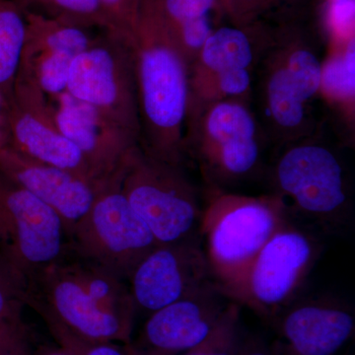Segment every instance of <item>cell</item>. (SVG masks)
Returning a JSON list of instances; mask_svg holds the SVG:
<instances>
[{
  "label": "cell",
  "instance_id": "1",
  "mask_svg": "<svg viewBox=\"0 0 355 355\" xmlns=\"http://www.w3.org/2000/svg\"><path fill=\"white\" fill-rule=\"evenodd\" d=\"M309 6L270 18L268 39L254 71L252 107L273 149L316 132L315 114L329 38L324 10Z\"/></svg>",
  "mask_w": 355,
  "mask_h": 355
},
{
  "label": "cell",
  "instance_id": "2",
  "mask_svg": "<svg viewBox=\"0 0 355 355\" xmlns=\"http://www.w3.org/2000/svg\"><path fill=\"white\" fill-rule=\"evenodd\" d=\"M25 304L71 355L99 343H132L137 312L128 282L72 249L26 282Z\"/></svg>",
  "mask_w": 355,
  "mask_h": 355
},
{
  "label": "cell",
  "instance_id": "3",
  "mask_svg": "<svg viewBox=\"0 0 355 355\" xmlns=\"http://www.w3.org/2000/svg\"><path fill=\"white\" fill-rule=\"evenodd\" d=\"M132 44L139 146L151 157L184 166L190 67L166 25L159 0H142Z\"/></svg>",
  "mask_w": 355,
  "mask_h": 355
},
{
  "label": "cell",
  "instance_id": "4",
  "mask_svg": "<svg viewBox=\"0 0 355 355\" xmlns=\"http://www.w3.org/2000/svg\"><path fill=\"white\" fill-rule=\"evenodd\" d=\"M273 193L291 218L312 224L320 233L343 236L354 224L352 181L338 147L316 132L275 149L270 168Z\"/></svg>",
  "mask_w": 355,
  "mask_h": 355
},
{
  "label": "cell",
  "instance_id": "5",
  "mask_svg": "<svg viewBox=\"0 0 355 355\" xmlns=\"http://www.w3.org/2000/svg\"><path fill=\"white\" fill-rule=\"evenodd\" d=\"M291 219L275 193L250 197L210 191L200 235L212 275L225 295L241 284L261 250Z\"/></svg>",
  "mask_w": 355,
  "mask_h": 355
},
{
  "label": "cell",
  "instance_id": "6",
  "mask_svg": "<svg viewBox=\"0 0 355 355\" xmlns=\"http://www.w3.org/2000/svg\"><path fill=\"white\" fill-rule=\"evenodd\" d=\"M268 146L248 102L214 103L187 121L184 157L195 161L210 191H227L256 177Z\"/></svg>",
  "mask_w": 355,
  "mask_h": 355
},
{
  "label": "cell",
  "instance_id": "7",
  "mask_svg": "<svg viewBox=\"0 0 355 355\" xmlns=\"http://www.w3.org/2000/svg\"><path fill=\"white\" fill-rule=\"evenodd\" d=\"M121 189L159 245L200 237L202 207L184 166L171 164L133 147L121 165Z\"/></svg>",
  "mask_w": 355,
  "mask_h": 355
},
{
  "label": "cell",
  "instance_id": "8",
  "mask_svg": "<svg viewBox=\"0 0 355 355\" xmlns=\"http://www.w3.org/2000/svg\"><path fill=\"white\" fill-rule=\"evenodd\" d=\"M322 251L323 244L315 232L291 219L268 240L241 284L226 296L270 324L300 297Z\"/></svg>",
  "mask_w": 355,
  "mask_h": 355
},
{
  "label": "cell",
  "instance_id": "9",
  "mask_svg": "<svg viewBox=\"0 0 355 355\" xmlns=\"http://www.w3.org/2000/svg\"><path fill=\"white\" fill-rule=\"evenodd\" d=\"M270 29L268 20L244 26L228 22L211 33L189 69L187 121L214 103L252 104L254 67Z\"/></svg>",
  "mask_w": 355,
  "mask_h": 355
},
{
  "label": "cell",
  "instance_id": "10",
  "mask_svg": "<svg viewBox=\"0 0 355 355\" xmlns=\"http://www.w3.org/2000/svg\"><path fill=\"white\" fill-rule=\"evenodd\" d=\"M121 165L100 184L70 243L76 253L128 282L135 266L159 244L123 193Z\"/></svg>",
  "mask_w": 355,
  "mask_h": 355
},
{
  "label": "cell",
  "instance_id": "11",
  "mask_svg": "<svg viewBox=\"0 0 355 355\" xmlns=\"http://www.w3.org/2000/svg\"><path fill=\"white\" fill-rule=\"evenodd\" d=\"M67 92L139 139V103L132 44L104 31L70 69Z\"/></svg>",
  "mask_w": 355,
  "mask_h": 355
},
{
  "label": "cell",
  "instance_id": "12",
  "mask_svg": "<svg viewBox=\"0 0 355 355\" xmlns=\"http://www.w3.org/2000/svg\"><path fill=\"white\" fill-rule=\"evenodd\" d=\"M71 249L55 210L0 174V254L26 282Z\"/></svg>",
  "mask_w": 355,
  "mask_h": 355
},
{
  "label": "cell",
  "instance_id": "13",
  "mask_svg": "<svg viewBox=\"0 0 355 355\" xmlns=\"http://www.w3.org/2000/svg\"><path fill=\"white\" fill-rule=\"evenodd\" d=\"M3 100L9 147L96 182L83 153L58 128L53 106L31 77L17 72L12 92Z\"/></svg>",
  "mask_w": 355,
  "mask_h": 355
},
{
  "label": "cell",
  "instance_id": "14",
  "mask_svg": "<svg viewBox=\"0 0 355 355\" xmlns=\"http://www.w3.org/2000/svg\"><path fill=\"white\" fill-rule=\"evenodd\" d=\"M137 312L148 315L216 282L202 238L158 245L128 279Z\"/></svg>",
  "mask_w": 355,
  "mask_h": 355
},
{
  "label": "cell",
  "instance_id": "15",
  "mask_svg": "<svg viewBox=\"0 0 355 355\" xmlns=\"http://www.w3.org/2000/svg\"><path fill=\"white\" fill-rule=\"evenodd\" d=\"M270 324L273 355H336L354 338V309L334 296H300Z\"/></svg>",
  "mask_w": 355,
  "mask_h": 355
},
{
  "label": "cell",
  "instance_id": "16",
  "mask_svg": "<svg viewBox=\"0 0 355 355\" xmlns=\"http://www.w3.org/2000/svg\"><path fill=\"white\" fill-rule=\"evenodd\" d=\"M217 282L147 316L130 355H181L197 347L216 328L232 303Z\"/></svg>",
  "mask_w": 355,
  "mask_h": 355
},
{
  "label": "cell",
  "instance_id": "17",
  "mask_svg": "<svg viewBox=\"0 0 355 355\" xmlns=\"http://www.w3.org/2000/svg\"><path fill=\"white\" fill-rule=\"evenodd\" d=\"M0 174L55 210L67 225L69 237L92 207L102 183L39 162L9 146L0 148Z\"/></svg>",
  "mask_w": 355,
  "mask_h": 355
},
{
  "label": "cell",
  "instance_id": "18",
  "mask_svg": "<svg viewBox=\"0 0 355 355\" xmlns=\"http://www.w3.org/2000/svg\"><path fill=\"white\" fill-rule=\"evenodd\" d=\"M53 98L58 128L83 153L93 179L101 183L119 169L139 140L67 91Z\"/></svg>",
  "mask_w": 355,
  "mask_h": 355
},
{
  "label": "cell",
  "instance_id": "19",
  "mask_svg": "<svg viewBox=\"0 0 355 355\" xmlns=\"http://www.w3.org/2000/svg\"><path fill=\"white\" fill-rule=\"evenodd\" d=\"M320 100L331 109L345 146L352 147L355 120V36L331 40L322 67Z\"/></svg>",
  "mask_w": 355,
  "mask_h": 355
},
{
  "label": "cell",
  "instance_id": "20",
  "mask_svg": "<svg viewBox=\"0 0 355 355\" xmlns=\"http://www.w3.org/2000/svg\"><path fill=\"white\" fill-rule=\"evenodd\" d=\"M163 17L189 67L211 33L223 24L219 0H159Z\"/></svg>",
  "mask_w": 355,
  "mask_h": 355
},
{
  "label": "cell",
  "instance_id": "21",
  "mask_svg": "<svg viewBox=\"0 0 355 355\" xmlns=\"http://www.w3.org/2000/svg\"><path fill=\"white\" fill-rule=\"evenodd\" d=\"M24 14L26 35L21 58L41 53H67L77 57L94 39L85 28L41 13Z\"/></svg>",
  "mask_w": 355,
  "mask_h": 355
},
{
  "label": "cell",
  "instance_id": "22",
  "mask_svg": "<svg viewBox=\"0 0 355 355\" xmlns=\"http://www.w3.org/2000/svg\"><path fill=\"white\" fill-rule=\"evenodd\" d=\"M26 35L25 14L12 0H0V96L12 92Z\"/></svg>",
  "mask_w": 355,
  "mask_h": 355
},
{
  "label": "cell",
  "instance_id": "23",
  "mask_svg": "<svg viewBox=\"0 0 355 355\" xmlns=\"http://www.w3.org/2000/svg\"><path fill=\"white\" fill-rule=\"evenodd\" d=\"M23 12H37L69 24L106 30L98 0H12Z\"/></svg>",
  "mask_w": 355,
  "mask_h": 355
},
{
  "label": "cell",
  "instance_id": "24",
  "mask_svg": "<svg viewBox=\"0 0 355 355\" xmlns=\"http://www.w3.org/2000/svg\"><path fill=\"white\" fill-rule=\"evenodd\" d=\"M244 340L241 306L232 302L207 338L181 355H240Z\"/></svg>",
  "mask_w": 355,
  "mask_h": 355
},
{
  "label": "cell",
  "instance_id": "25",
  "mask_svg": "<svg viewBox=\"0 0 355 355\" xmlns=\"http://www.w3.org/2000/svg\"><path fill=\"white\" fill-rule=\"evenodd\" d=\"M226 19L244 26L268 20L280 13L305 6L308 0H219Z\"/></svg>",
  "mask_w": 355,
  "mask_h": 355
},
{
  "label": "cell",
  "instance_id": "26",
  "mask_svg": "<svg viewBox=\"0 0 355 355\" xmlns=\"http://www.w3.org/2000/svg\"><path fill=\"white\" fill-rule=\"evenodd\" d=\"M106 23L105 31L132 43L142 0H98Z\"/></svg>",
  "mask_w": 355,
  "mask_h": 355
},
{
  "label": "cell",
  "instance_id": "27",
  "mask_svg": "<svg viewBox=\"0 0 355 355\" xmlns=\"http://www.w3.org/2000/svg\"><path fill=\"white\" fill-rule=\"evenodd\" d=\"M24 282L0 254V324L22 319Z\"/></svg>",
  "mask_w": 355,
  "mask_h": 355
},
{
  "label": "cell",
  "instance_id": "28",
  "mask_svg": "<svg viewBox=\"0 0 355 355\" xmlns=\"http://www.w3.org/2000/svg\"><path fill=\"white\" fill-rule=\"evenodd\" d=\"M0 355H33L22 319L0 324Z\"/></svg>",
  "mask_w": 355,
  "mask_h": 355
},
{
  "label": "cell",
  "instance_id": "29",
  "mask_svg": "<svg viewBox=\"0 0 355 355\" xmlns=\"http://www.w3.org/2000/svg\"><path fill=\"white\" fill-rule=\"evenodd\" d=\"M81 355H130L127 345L118 343H99L86 347Z\"/></svg>",
  "mask_w": 355,
  "mask_h": 355
},
{
  "label": "cell",
  "instance_id": "30",
  "mask_svg": "<svg viewBox=\"0 0 355 355\" xmlns=\"http://www.w3.org/2000/svg\"><path fill=\"white\" fill-rule=\"evenodd\" d=\"M240 355H272L270 345H266L259 336H247Z\"/></svg>",
  "mask_w": 355,
  "mask_h": 355
},
{
  "label": "cell",
  "instance_id": "31",
  "mask_svg": "<svg viewBox=\"0 0 355 355\" xmlns=\"http://www.w3.org/2000/svg\"><path fill=\"white\" fill-rule=\"evenodd\" d=\"M8 127H7L6 105L0 96V148L8 146Z\"/></svg>",
  "mask_w": 355,
  "mask_h": 355
},
{
  "label": "cell",
  "instance_id": "32",
  "mask_svg": "<svg viewBox=\"0 0 355 355\" xmlns=\"http://www.w3.org/2000/svg\"><path fill=\"white\" fill-rule=\"evenodd\" d=\"M34 355V354H33ZM35 355H71L67 350L58 347V349H51V347H46V349L39 350L38 354Z\"/></svg>",
  "mask_w": 355,
  "mask_h": 355
},
{
  "label": "cell",
  "instance_id": "33",
  "mask_svg": "<svg viewBox=\"0 0 355 355\" xmlns=\"http://www.w3.org/2000/svg\"><path fill=\"white\" fill-rule=\"evenodd\" d=\"M273 355V354H272Z\"/></svg>",
  "mask_w": 355,
  "mask_h": 355
}]
</instances>
